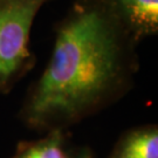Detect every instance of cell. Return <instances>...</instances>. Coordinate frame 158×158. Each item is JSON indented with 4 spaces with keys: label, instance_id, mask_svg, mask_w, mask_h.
I'll use <instances>...</instances> for the list:
<instances>
[{
    "label": "cell",
    "instance_id": "cell-5",
    "mask_svg": "<svg viewBox=\"0 0 158 158\" xmlns=\"http://www.w3.org/2000/svg\"><path fill=\"white\" fill-rule=\"evenodd\" d=\"M109 158H158L157 125H141L125 131Z\"/></svg>",
    "mask_w": 158,
    "mask_h": 158
},
{
    "label": "cell",
    "instance_id": "cell-2",
    "mask_svg": "<svg viewBox=\"0 0 158 158\" xmlns=\"http://www.w3.org/2000/svg\"><path fill=\"white\" fill-rule=\"evenodd\" d=\"M48 0H0V93L11 89L32 63L29 35Z\"/></svg>",
    "mask_w": 158,
    "mask_h": 158
},
{
    "label": "cell",
    "instance_id": "cell-1",
    "mask_svg": "<svg viewBox=\"0 0 158 158\" xmlns=\"http://www.w3.org/2000/svg\"><path fill=\"white\" fill-rule=\"evenodd\" d=\"M136 42L104 0H77L56 27L21 121L32 129L64 130L116 102L134 81Z\"/></svg>",
    "mask_w": 158,
    "mask_h": 158
},
{
    "label": "cell",
    "instance_id": "cell-4",
    "mask_svg": "<svg viewBox=\"0 0 158 158\" xmlns=\"http://www.w3.org/2000/svg\"><path fill=\"white\" fill-rule=\"evenodd\" d=\"M11 158H94L88 148L72 145L64 130L47 131L45 137L20 144Z\"/></svg>",
    "mask_w": 158,
    "mask_h": 158
},
{
    "label": "cell",
    "instance_id": "cell-3",
    "mask_svg": "<svg viewBox=\"0 0 158 158\" xmlns=\"http://www.w3.org/2000/svg\"><path fill=\"white\" fill-rule=\"evenodd\" d=\"M104 1L135 41L157 34L158 0Z\"/></svg>",
    "mask_w": 158,
    "mask_h": 158
}]
</instances>
